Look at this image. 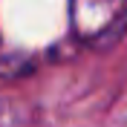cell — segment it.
I'll return each instance as SVG.
<instances>
[{
    "label": "cell",
    "mask_w": 127,
    "mask_h": 127,
    "mask_svg": "<svg viewBox=\"0 0 127 127\" xmlns=\"http://www.w3.org/2000/svg\"><path fill=\"white\" fill-rule=\"evenodd\" d=\"M69 29L87 49L119 46L127 35V0H69Z\"/></svg>",
    "instance_id": "cell-1"
},
{
    "label": "cell",
    "mask_w": 127,
    "mask_h": 127,
    "mask_svg": "<svg viewBox=\"0 0 127 127\" xmlns=\"http://www.w3.org/2000/svg\"><path fill=\"white\" fill-rule=\"evenodd\" d=\"M35 64L26 52H17V49H6L0 43V75L3 78H17V75H23L29 72Z\"/></svg>",
    "instance_id": "cell-2"
}]
</instances>
